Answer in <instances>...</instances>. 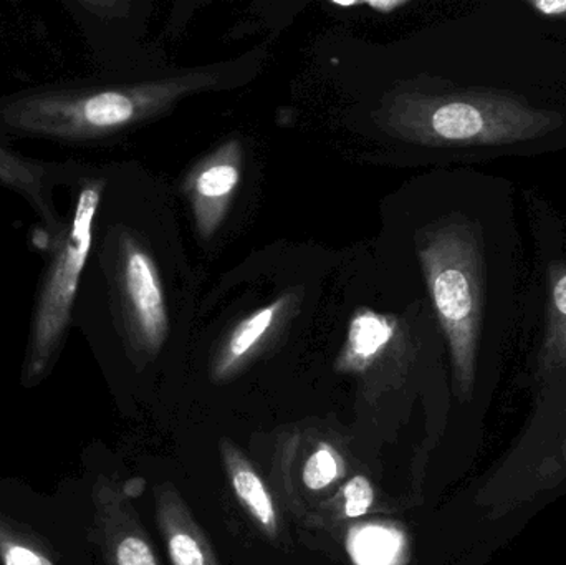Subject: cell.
<instances>
[{
  "label": "cell",
  "instance_id": "obj_9",
  "mask_svg": "<svg viewBox=\"0 0 566 565\" xmlns=\"http://www.w3.org/2000/svg\"><path fill=\"white\" fill-rule=\"evenodd\" d=\"M289 304L290 295H285L239 322L212 362V380H229L241 372L274 334Z\"/></svg>",
  "mask_w": 566,
  "mask_h": 565
},
{
  "label": "cell",
  "instance_id": "obj_6",
  "mask_svg": "<svg viewBox=\"0 0 566 565\" xmlns=\"http://www.w3.org/2000/svg\"><path fill=\"white\" fill-rule=\"evenodd\" d=\"M241 171L242 146L238 139H231L199 161L186 178L182 188L191 202L199 234L206 241L221 228L241 182Z\"/></svg>",
  "mask_w": 566,
  "mask_h": 565
},
{
  "label": "cell",
  "instance_id": "obj_18",
  "mask_svg": "<svg viewBox=\"0 0 566 565\" xmlns=\"http://www.w3.org/2000/svg\"><path fill=\"white\" fill-rule=\"evenodd\" d=\"M333 6L338 7H356L361 6V2H339V0H332Z\"/></svg>",
  "mask_w": 566,
  "mask_h": 565
},
{
  "label": "cell",
  "instance_id": "obj_14",
  "mask_svg": "<svg viewBox=\"0 0 566 565\" xmlns=\"http://www.w3.org/2000/svg\"><path fill=\"white\" fill-rule=\"evenodd\" d=\"M545 30L566 42V0H522Z\"/></svg>",
  "mask_w": 566,
  "mask_h": 565
},
{
  "label": "cell",
  "instance_id": "obj_11",
  "mask_svg": "<svg viewBox=\"0 0 566 565\" xmlns=\"http://www.w3.org/2000/svg\"><path fill=\"white\" fill-rule=\"evenodd\" d=\"M398 334V321L371 308H358L349 322L345 345L336 358L342 374H363L376 364Z\"/></svg>",
  "mask_w": 566,
  "mask_h": 565
},
{
  "label": "cell",
  "instance_id": "obj_12",
  "mask_svg": "<svg viewBox=\"0 0 566 565\" xmlns=\"http://www.w3.org/2000/svg\"><path fill=\"white\" fill-rule=\"evenodd\" d=\"M343 463L338 451L328 443H319L303 464L302 481L306 490L323 491L342 478Z\"/></svg>",
  "mask_w": 566,
  "mask_h": 565
},
{
  "label": "cell",
  "instance_id": "obj_1",
  "mask_svg": "<svg viewBox=\"0 0 566 565\" xmlns=\"http://www.w3.org/2000/svg\"><path fill=\"white\" fill-rule=\"evenodd\" d=\"M514 185L472 172L459 205L418 234L426 287L448 342L459 400H471L484 348L521 312L522 238Z\"/></svg>",
  "mask_w": 566,
  "mask_h": 565
},
{
  "label": "cell",
  "instance_id": "obj_2",
  "mask_svg": "<svg viewBox=\"0 0 566 565\" xmlns=\"http://www.w3.org/2000/svg\"><path fill=\"white\" fill-rule=\"evenodd\" d=\"M214 83V73L192 72L145 82L70 79L30 86L0 95V139L93 145L161 115L182 96Z\"/></svg>",
  "mask_w": 566,
  "mask_h": 565
},
{
  "label": "cell",
  "instance_id": "obj_8",
  "mask_svg": "<svg viewBox=\"0 0 566 565\" xmlns=\"http://www.w3.org/2000/svg\"><path fill=\"white\" fill-rule=\"evenodd\" d=\"M156 521L172 565H221L214 547L172 484H159L155 491Z\"/></svg>",
  "mask_w": 566,
  "mask_h": 565
},
{
  "label": "cell",
  "instance_id": "obj_15",
  "mask_svg": "<svg viewBox=\"0 0 566 565\" xmlns=\"http://www.w3.org/2000/svg\"><path fill=\"white\" fill-rule=\"evenodd\" d=\"M375 503V490L368 478L358 474L346 483L343 490V510L349 520L365 516Z\"/></svg>",
  "mask_w": 566,
  "mask_h": 565
},
{
  "label": "cell",
  "instance_id": "obj_3",
  "mask_svg": "<svg viewBox=\"0 0 566 565\" xmlns=\"http://www.w3.org/2000/svg\"><path fill=\"white\" fill-rule=\"evenodd\" d=\"M105 185V172L76 161L63 182V191L69 192L70 212H65L62 238L49 245V261L33 301L22 368L27 387L39 384L49 374L69 337Z\"/></svg>",
  "mask_w": 566,
  "mask_h": 565
},
{
  "label": "cell",
  "instance_id": "obj_5",
  "mask_svg": "<svg viewBox=\"0 0 566 565\" xmlns=\"http://www.w3.org/2000/svg\"><path fill=\"white\" fill-rule=\"evenodd\" d=\"M66 161H35L23 158L0 139V182L20 196L30 206L49 234V245L62 238L65 215L60 211L59 199L66 175L72 169Z\"/></svg>",
  "mask_w": 566,
  "mask_h": 565
},
{
  "label": "cell",
  "instance_id": "obj_10",
  "mask_svg": "<svg viewBox=\"0 0 566 565\" xmlns=\"http://www.w3.org/2000/svg\"><path fill=\"white\" fill-rule=\"evenodd\" d=\"M219 451H221L226 474H228L229 483L234 490L239 504L258 524L259 530L265 536L274 540L279 534L277 510H275L274 498L269 493L261 474L235 447L234 441L222 438Z\"/></svg>",
  "mask_w": 566,
  "mask_h": 565
},
{
  "label": "cell",
  "instance_id": "obj_13",
  "mask_svg": "<svg viewBox=\"0 0 566 565\" xmlns=\"http://www.w3.org/2000/svg\"><path fill=\"white\" fill-rule=\"evenodd\" d=\"M0 565H55L39 546L0 517Z\"/></svg>",
  "mask_w": 566,
  "mask_h": 565
},
{
  "label": "cell",
  "instance_id": "obj_17",
  "mask_svg": "<svg viewBox=\"0 0 566 565\" xmlns=\"http://www.w3.org/2000/svg\"><path fill=\"white\" fill-rule=\"evenodd\" d=\"M365 6L371 7V9L378 10L379 13H391L395 12L396 9H401V7L408 6L406 0H389V2H385V0H376V2H363Z\"/></svg>",
  "mask_w": 566,
  "mask_h": 565
},
{
  "label": "cell",
  "instance_id": "obj_7",
  "mask_svg": "<svg viewBox=\"0 0 566 565\" xmlns=\"http://www.w3.org/2000/svg\"><path fill=\"white\" fill-rule=\"evenodd\" d=\"M93 504L106 564L163 565L122 488L108 478H98L93 490Z\"/></svg>",
  "mask_w": 566,
  "mask_h": 565
},
{
  "label": "cell",
  "instance_id": "obj_4",
  "mask_svg": "<svg viewBox=\"0 0 566 565\" xmlns=\"http://www.w3.org/2000/svg\"><path fill=\"white\" fill-rule=\"evenodd\" d=\"M538 269L544 285V338L538 364L542 375L566 372V242L565 232L551 212L534 211Z\"/></svg>",
  "mask_w": 566,
  "mask_h": 565
},
{
  "label": "cell",
  "instance_id": "obj_16",
  "mask_svg": "<svg viewBox=\"0 0 566 565\" xmlns=\"http://www.w3.org/2000/svg\"><path fill=\"white\" fill-rule=\"evenodd\" d=\"M146 481L143 478H133V480L126 481L122 486L123 494H125L128 500H133V498H139L145 491Z\"/></svg>",
  "mask_w": 566,
  "mask_h": 565
}]
</instances>
